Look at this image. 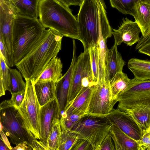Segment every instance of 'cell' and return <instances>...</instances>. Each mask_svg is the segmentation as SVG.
Here are the masks:
<instances>
[{
    "label": "cell",
    "instance_id": "obj_45",
    "mask_svg": "<svg viewBox=\"0 0 150 150\" xmlns=\"http://www.w3.org/2000/svg\"><path fill=\"white\" fill-rule=\"evenodd\" d=\"M149 134H150V129L149 131Z\"/></svg>",
    "mask_w": 150,
    "mask_h": 150
},
{
    "label": "cell",
    "instance_id": "obj_40",
    "mask_svg": "<svg viewBox=\"0 0 150 150\" xmlns=\"http://www.w3.org/2000/svg\"><path fill=\"white\" fill-rule=\"evenodd\" d=\"M67 7H69L71 5L80 6L83 0H57Z\"/></svg>",
    "mask_w": 150,
    "mask_h": 150
},
{
    "label": "cell",
    "instance_id": "obj_20",
    "mask_svg": "<svg viewBox=\"0 0 150 150\" xmlns=\"http://www.w3.org/2000/svg\"><path fill=\"white\" fill-rule=\"evenodd\" d=\"M63 64L60 58L54 57L49 62L40 75L34 79V83L53 81L56 83L62 77Z\"/></svg>",
    "mask_w": 150,
    "mask_h": 150
},
{
    "label": "cell",
    "instance_id": "obj_38",
    "mask_svg": "<svg viewBox=\"0 0 150 150\" xmlns=\"http://www.w3.org/2000/svg\"><path fill=\"white\" fill-rule=\"evenodd\" d=\"M11 94V101L16 108H18L24 99L25 91H19Z\"/></svg>",
    "mask_w": 150,
    "mask_h": 150
},
{
    "label": "cell",
    "instance_id": "obj_26",
    "mask_svg": "<svg viewBox=\"0 0 150 150\" xmlns=\"http://www.w3.org/2000/svg\"><path fill=\"white\" fill-rule=\"evenodd\" d=\"M21 72L16 69L10 68L8 83L7 90L11 94L25 91L26 84Z\"/></svg>",
    "mask_w": 150,
    "mask_h": 150
},
{
    "label": "cell",
    "instance_id": "obj_42",
    "mask_svg": "<svg viewBox=\"0 0 150 150\" xmlns=\"http://www.w3.org/2000/svg\"><path fill=\"white\" fill-rule=\"evenodd\" d=\"M138 50L139 52L150 57V43L142 47Z\"/></svg>",
    "mask_w": 150,
    "mask_h": 150
},
{
    "label": "cell",
    "instance_id": "obj_33",
    "mask_svg": "<svg viewBox=\"0 0 150 150\" xmlns=\"http://www.w3.org/2000/svg\"><path fill=\"white\" fill-rule=\"evenodd\" d=\"M88 114H73L68 115L61 114L60 118V124L68 129L71 131L78 123L80 120Z\"/></svg>",
    "mask_w": 150,
    "mask_h": 150
},
{
    "label": "cell",
    "instance_id": "obj_43",
    "mask_svg": "<svg viewBox=\"0 0 150 150\" xmlns=\"http://www.w3.org/2000/svg\"><path fill=\"white\" fill-rule=\"evenodd\" d=\"M1 137L4 142L6 144L8 147L11 150H12V147L11 146L8 141L6 136L4 132L2 130H0Z\"/></svg>",
    "mask_w": 150,
    "mask_h": 150
},
{
    "label": "cell",
    "instance_id": "obj_12",
    "mask_svg": "<svg viewBox=\"0 0 150 150\" xmlns=\"http://www.w3.org/2000/svg\"><path fill=\"white\" fill-rule=\"evenodd\" d=\"M112 124L118 127L128 136L137 141L143 133L134 120L125 112L113 109L105 116Z\"/></svg>",
    "mask_w": 150,
    "mask_h": 150
},
{
    "label": "cell",
    "instance_id": "obj_32",
    "mask_svg": "<svg viewBox=\"0 0 150 150\" xmlns=\"http://www.w3.org/2000/svg\"><path fill=\"white\" fill-rule=\"evenodd\" d=\"M93 80L97 84L99 81L98 57L99 45L88 49Z\"/></svg>",
    "mask_w": 150,
    "mask_h": 150
},
{
    "label": "cell",
    "instance_id": "obj_36",
    "mask_svg": "<svg viewBox=\"0 0 150 150\" xmlns=\"http://www.w3.org/2000/svg\"><path fill=\"white\" fill-rule=\"evenodd\" d=\"M115 147L109 133L103 140L98 150H114Z\"/></svg>",
    "mask_w": 150,
    "mask_h": 150
},
{
    "label": "cell",
    "instance_id": "obj_34",
    "mask_svg": "<svg viewBox=\"0 0 150 150\" xmlns=\"http://www.w3.org/2000/svg\"><path fill=\"white\" fill-rule=\"evenodd\" d=\"M71 150H93L91 144L87 140L79 138Z\"/></svg>",
    "mask_w": 150,
    "mask_h": 150
},
{
    "label": "cell",
    "instance_id": "obj_13",
    "mask_svg": "<svg viewBox=\"0 0 150 150\" xmlns=\"http://www.w3.org/2000/svg\"><path fill=\"white\" fill-rule=\"evenodd\" d=\"M60 115L57 100H53L40 107L39 122L40 139L39 140L47 150L48 139L54 119L60 118Z\"/></svg>",
    "mask_w": 150,
    "mask_h": 150
},
{
    "label": "cell",
    "instance_id": "obj_35",
    "mask_svg": "<svg viewBox=\"0 0 150 150\" xmlns=\"http://www.w3.org/2000/svg\"><path fill=\"white\" fill-rule=\"evenodd\" d=\"M137 142L139 150H150V135L149 131L144 133L141 139Z\"/></svg>",
    "mask_w": 150,
    "mask_h": 150
},
{
    "label": "cell",
    "instance_id": "obj_30",
    "mask_svg": "<svg viewBox=\"0 0 150 150\" xmlns=\"http://www.w3.org/2000/svg\"><path fill=\"white\" fill-rule=\"evenodd\" d=\"M139 0H109L112 7L125 15L132 16L134 13L135 3Z\"/></svg>",
    "mask_w": 150,
    "mask_h": 150
},
{
    "label": "cell",
    "instance_id": "obj_5",
    "mask_svg": "<svg viewBox=\"0 0 150 150\" xmlns=\"http://www.w3.org/2000/svg\"><path fill=\"white\" fill-rule=\"evenodd\" d=\"M0 130L8 137L11 142L17 146L27 142L32 150H39L42 145L39 140L33 139L24 125L18 108L11 107L0 110Z\"/></svg>",
    "mask_w": 150,
    "mask_h": 150
},
{
    "label": "cell",
    "instance_id": "obj_22",
    "mask_svg": "<svg viewBox=\"0 0 150 150\" xmlns=\"http://www.w3.org/2000/svg\"><path fill=\"white\" fill-rule=\"evenodd\" d=\"M15 8L18 15L34 19L39 17L40 0H8Z\"/></svg>",
    "mask_w": 150,
    "mask_h": 150
},
{
    "label": "cell",
    "instance_id": "obj_10",
    "mask_svg": "<svg viewBox=\"0 0 150 150\" xmlns=\"http://www.w3.org/2000/svg\"><path fill=\"white\" fill-rule=\"evenodd\" d=\"M117 102L112 98L109 82L100 81L94 86L86 113L105 117L113 110Z\"/></svg>",
    "mask_w": 150,
    "mask_h": 150
},
{
    "label": "cell",
    "instance_id": "obj_18",
    "mask_svg": "<svg viewBox=\"0 0 150 150\" xmlns=\"http://www.w3.org/2000/svg\"><path fill=\"white\" fill-rule=\"evenodd\" d=\"M94 86L82 89L72 104L61 114L64 115L86 113ZM88 114V113H87Z\"/></svg>",
    "mask_w": 150,
    "mask_h": 150
},
{
    "label": "cell",
    "instance_id": "obj_25",
    "mask_svg": "<svg viewBox=\"0 0 150 150\" xmlns=\"http://www.w3.org/2000/svg\"><path fill=\"white\" fill-rule=\"evenodd\" d=\"M131 79L122 71L117 73L109 82L112 99L118 102V96L128 87Z\"/></svg>",
    "mask_w": 150,
    "mask_h": 150
},
{
    "label": "cell",
    "instance_id": "obj_23",
    "mask_svg": "<svg viewBox=\"0 0 150 150\" xmlns=\"http://www.w3.org/2000/svg\"><path fill=\"white\" fill-rule=\"evenodd\" d=\"M134 78L139 80H150V60L132 58L127 63Z\"/></svg>",
    "mask_w": 150,
    "mask_h": 150
},
{
    "label": "cell",
    "instance_id": "obj_17",
    "mask_svg": "<svg viewBox=\"0 0 150 150\" xmlns=\"http://www.w3.org/2000/svg\"><path fill=\"white\" fill-rule=\"evenodd\" d=\"M132 16L141 30L142 36H145L150 29V1L136 2Z\"/></svg>",
    "mask_w": 150,
    "mask_h": 150
},
{
    "label": "cell",
    "instance_id": "obj_31",
    "mask_svg": "<svg viewBox=\"0 0 150 150\" xmlns=\"http://www.w3.org/2000/svg\"><path fill=\"white\" fill-rule=\"evenodd\" d=\"M10 68L0 54V96L4 95L7 91Z\"/></svg>",
    "mask_w": 150,
    "mask_h": 150
},
{
    "label": "cell",
    "instance_id": "obj_2",
    "mask_svg": "<svg viewBox=\"0 0 150 150\" xmlns=\"http://www.w3.org/2000/svg\"><path fill=\"white\" fill-rule=\"evenodd\" d=\"M63 36L55 30H45L34 49L16 65L25 80L35 79L61 49Z\"/></svg>",
    "mask_w": 150,
    "mask_h": 150
},
{
    "label": "cell",
    "instance_id": "obj_39",
    "mask_svg": "<svg viewBox=\"0 0 150 150\" xmlns=\"http://www.w3.org/2000/svg\"><path fill=\"white\" fill-rule=\"evenodd\" d=\"M150 43V29L147 34L144 36H141L139 41L135 47L136 50Z\"/></svg>",
    "mask_w": 150,
    "mask_h": 150
},
{
    "label": "cell",
    "instance_id": "obj_4",
    "mask_svg": "<svg viewBox=\"0 0 150 150\" xmlns=\"http://www.w3.org/2000/svg\"><path fill=\"white\" fill-rule=\"evenodd\" d=\"M45 30L38 19L16 15L13 20L12 31L14 66L34 48Z\"/></svg>",
    "mask_w": 150,
    "mask_h": 150
},
{
    "label": "cell",
    "instance_id": "obj_9",
    "mask_svg": "<svg viewBox=\"0 0 150 150\" xmlns=\"http://www.w3.org/2000/svg\"><path fill=\"white\" fill-rule=\"evenodd\" d=\"M96 84L93 79L89 50H87L81 53L75 61L67 108L72 104L82 89L94 86Z\"/></svg>",
    "mask_w": 150,
    "mask_h": 150
},
{
    "label": "cell",
    "instance_id": "obj_14",
    "mask_svg": "<svg viewBox=\"0 0 150 150\" xmlns=\"http://www.w3.org/2000/svg\"><path fill=\"white\" fill-rule=\"evenodd\" d=\"M73 52L72 61L68 69L56 84L55 98L61 115L68 105V96L74 67L77 58L76 46L75 40H73Z\"/></svg>",
    "mask_w": 150,
    "mask_h": 150
},
{
    "label": "cell",
    "instance_id": "obj_6",
    "mask_svg": "<svg viewBox=\"0 0 150 150\" xmlns=\"http://www.w3.org/2000/svg\"><path fill=\"white\" fill-rule=\"evenodd\" d=\"M112 125L105 117L88 114L80 120L71 131L77 134L79 138L88 141L93 150H98Z\"/></svg>",
    "mask_w": 150,
    "mask_h": 150
},
{
    "label": "cell",
    "instance_id": "obj_3",
    "mask_svg": "<svg viewBox=\"0 0 150 150\" xmlns=\"http://www.w3.org/2000/svg\"><path fill=\"white\" fill-rule=\"evenodd\" d=\"M38 10L39 19L45 28L53 29L63 37L79 40L77 20L69 7L57 0H40Z\"/></svg>",
    "mask_w": 150,
    "mask_h": 150
},
{
    "label": "cell",
    "instance_id": "obj_44",
    "mask_svg": "<svg viewBox=\"0 0 150 150\" xmlns=\"http://www.w3.org/2000/svg\"><path fill=\"white\" fill-rule=\"evenodd\" d=\"M0 150H11L8 146L4 142L1 137L0 138Z\"/></svg>",
    "mask_w": 150,
    "mask_h": 150
},
{
    "label": "cell",
    "instance_id": "obj_16",
    "mask_svg": "<svg viewBox=\"0 0 150 150\" xmlns=\"http://www.w3.org/2000/svg\"><path fill=\"white\" fill-rule=\"evenodd\" d=\"M115 44L108 49L105 69V80L108 82L118 72L122 71L125 62L118 51Z\"/></svg>",
    "mask_w": 150,
    "mask_h": 150
},
{
    "label": "cell",
    "instance_id": "obj_24",
    "mask_svg": "<svg viewBox=\"0 0 150 150\" xmlns=\"http://www.w3.org/2000/svg\"><path fill=\"white\" fill-rule=\"evenodd\" d=\"M134 120L143 134L150 129V108H137L125 112Z\"/></svg>",
    "mask_w": 150,
    "mask_h": 150
},
{
    "label": "cell",
    "instance_id": "obj_11",
    "mask_svg": "<svg viewBox=\"0 0 150 150\" xmlns=\"http://www.w3.org/2000/svg\"><path fill=\"white\" fill-rule=\"evenodd\" d=\"M17 14L16 10L8 0H0V37L11 58H13L12 31L13 20Z\"/></svg>",
    "mask_w": 150,
    "mask_h": 150
},
{
    "label": "cell",
    "instance_id": "obj_1",
    "mask_svg": "<svg viewBox=\"0 0 150 150\" xmlns=\"http://www.w3.org/2000/svg\"><path fill=\"white\" fill-rule=\"evenodd\" d=\"M106 8L103 0H83L80 6L77 19L84 51L98 45L100 35L107 40L112 35Z\"/></svg>",
    "mask_w": 150,
    "mask_h": 150
},
{
    "label": "cell",
    "instance_id": "obj_21",
    "mask_svg": "<svg viewBox=\"0 0 150 150\" xmlns=\"http://www.w3.org/2000/svg\"><path fill=\"white\" fill-rule=\"evenodd\" d=\"M56 83L53 81H45L34 83L35 94L40 107L55 98Z\"/></svg>",
    "mask_w": 150,
    "mask_h": 150
},
{
    "label": "cell",
    "instance_id": "obj_8",
    "mask_svg": "<svg viewBox=\"0 0 150 150\" xmlns=\"http://www.w3.org/2000/svg\"><path fill=\"white\" fill-rule=\"evenodd\" d=\"M117 108L125 112L137 108H150V80L132 79L127 88L118 96Z\"/></svg>",
    "mask_w": 150,
    "mask_h": 150
},
{
    "label": "cell",
    "instance_id": "obj_41",
    "mask_svg": "<svg viewBox=\"0 0 150 150\" xmlns=\"http://www.w3.org/2000/svg\"><path fill=\"white\" fill-rule=\"evenodd\" d=\"M13 150H32L29 144L27 142H24L19 144L13 148Z\"/></svg>",
    "mask_w": 150,
    "mask_h": 150
},
{
    "label": "cell",
    "instance_id": "obj_19",
    "mask_svg": "<svg viewBox=\"0 0 150 150\" xmlns=\"http://www.w3.org/2000/svg\"><path fill=\"white\" fill-rule=\"evenodd\" d=\"M109 133L116 150H139L137 141L133 139L114 124L112 125Z\"/></svg>",
    "mask_w": 150,
    "mask_h": 150
},
{
    "label": "cell",
    "instance_id": "obj_27",
    "mask_svg": "<svg viewBox=\"0 0 150 150\" xmlns=\"http://www.w3.org/2000/svg\"><path fill=\"white\" fill-rule=\"evenodd\" d=\"M61 133L60 117H55L48 139L47 150H58Z\"/></svg>",
    "mask_w": 150,
    "mask_h": 150
},
{
    "label": "cell",
    "instance_id": "obj_37",
    "mask_svg": "<svg viewBox=\"0 0 150 150\" xmlns=\"http://www.w3.org/2000/svg\"><path fill=\"white\" fill-rule=\"evenodd\" d=\"M0 54L3 57L7 65L9 67H12L13 66V61L7 51L3 40L1 37H0Z\"/></svg>",
    "mask_w": 150,
    "mask_h": 150
},
{
    "label": "cell",
    "instance_id": "obj_29",
    "mask_svg": "<svg viewBox=\"0 0 150 150\" xmlns=\"http://www.w3.org/2000/svg\"><path fill=\"white\" fill-rule=\"evenodd\" d=\"M61 133L58 150H71L79 138L78 135L64 126L61 125Z\"/></svg>",
    "mask_w": 150,
    "mask_h": 150
},
{
    "label": "cell",
    "instance_id": "obj_7",
    "mask_svg": "<svg viewBox=\"0 0 150 150\" xmlns=\"http://www.w3.org/2000/svg\"><path fill=\"white\" fill-rule=\"evenodd\" d=\"M24 99L18 110L29 134L33 139H40L39 122L40 106L35 91L34 79L25 80Z\"/></svg>",
    "mask_w": 150,
    "mask_h": 150
},
{
    "label": "cell",
    "instance_id": "obj_28",
    "mask_svg": "<svg viewBox=\"0 0 150 150\" xmlns=\"http://www.w3.org/2000/svg\"><path fill=\"white\" fill-rule=\"evenodd\" d=\"M98 45L99 46L98 68L99 81H100L105 80L106 63L109 49L107 46L106 40L101 35L100 36Z\"/></svg>",
    "mask_w": 150,
    "mask_h": 150
},
{
    "label": "cell",
    "instance_id": "obj_15",
    "mask_svg": "<svg viewBox=\"0 0 150 150\" xmlns=\"http://www.w3.org/2000/svg\"><path fill=\"white\" fill-rule=\"evenodd\" d=\"M140 32L141 30L137 23L126 18L123 19L117 29L112 30L114 44L118 46L124 43L127 46H132L139 41Z\"/></svg>",
    "mask_w": 150,
    "mask_h": 150
}]
</instances>
